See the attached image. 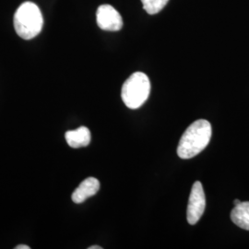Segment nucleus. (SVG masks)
Masks as SVG:
<instances>
[{
	"instance_id": "f257e3e1",
	"label": "nucleus",
	"mask_w": 249,
	"mask_h": 249,
	"mask_svg": "<svg viewBox=\"0 0 249 249\" xmlns=\"http://www.w3.org/2000/svg\"><path fill=\"white\" fill-rule=\"evenodd\" d=\"M212 138V124L198 119L187 127L178 144V154L181 159H191L204 150Z\"/></svg>"
},
{
	"instance_id": "f03ea898",
	"label": "nucleus",
	"mask_w": 249,
	"mask_h": 249,
	"mask_svg": "<svg viewBox=\"0 0 249 249\" xmlns=\"http://www.w3.org/2000/svg\"><path fill=\"white\" fill-rule=\"evenodd\" d=\"M44 25L40 9L33 2H24L14 15V28L19 37L31 40L38 36Z\"/></svg>"
},
{
	"instance_id": "7ed1b4c3",
	"label": "nucleus",
	"mask_w": 249,
	"mask_h": 249,
	"mask_svg": "<svg viewBox=\"0 0 249 249\" xmlns=\"http://www.w3.org/2000/svg\"><path fill=\"white\" fill-rule=\"evenodd\" d=\"M151 92V82L143 72H135L124 81L121 97L130 109H138L144 105Z\"/></svg>"
},
{
	"instance_id": "20e7f679",
	"label": "nucleus",
	"mask_w": 249,
	"mask_h": 249,
	"mask_svg": "<svg viewBox=\"0 0 249 249\" xmlns=\"http://www.w3.org/2000/svg\"><path fill=\"white\" fill-rule=\"evenodd\" d=\"M206 208V197L202 184L199 181L194 183L191 188L187 205V222L190 225H195L202 217Z\"/></svg>"
},
{
	"instance_id": "39448f33",
	"label": "nucleus",
	"mask_w": 249,
	"mask_h": 249,
	"mask_svg": "<svg viewBox=\"0 0 249 249\" xmlns=\"http://www.w3.org/2000/svg\"><path fill=\"white\" fill-rule=\"evenodd\" d=\"M98 26L105 31L117 32L123 27V19L120 13L110 5H102L96 12Z\"/></svg>"
},
{
	"instance_id": "423d86ee",
	"label": "nucleus",
	"mask_w": 249,
	"mask_h": 249,
	"mask_svg": "<svg viewBox=\"0 0 249 249\" xmlns=\"http://www.w3.org/2000/svg\"><path fill=\"white\" fill-rule=\"evenodd\" d=\"M99 189L100 182L98 179L94 178H86L72 193V200L77 204L82 203L87 198L94 196L98 192Z\"/></svg>"
},
{
	"instance_id": "0eeeda50",
	"label": "nucleus",
	"mask_w": 249,
	"mask_h": 249,
	"mask_svg": "<svg viewBox=\"0 0 249 249\" xmlns=\"http://www.w3.org/2000/svg\"><path fill=\"white\" fill-rule=\"evenodd\" d=\"M68 144L74 149L86 147L90 142V132L86 126H80L76 130H70L65 134Z\"/></svg>"
},
{
	"instance_id": "6e6552de",
	"label": "nucleus",
	"mask_w": 249,
	"mask_h": 249,
	"mask_svg": "<svg viewBox=\"0 0 249 249\" xmlns=\"http://www.w3.org/2000/svg\"><path fill=\"white\" fill-rule=\"evenodd\" d=\"M231 219L235 225L249 231V201L236 205L231 211Z\"/></svg>"
},
{
	"instance_id": "1a4fd4ad",
	"label": "nucleus",
	"mask_w": 249,
	"mask_h": 249,
	"mask_svg": "<svg viewBox=\"0 0 249 249\" xmlns=\"http://www.w3.org/2000/svg\"><path fill=\"white\" fill-rule=\"evenodd\" d=\"M169 0H142L143 9L151 15L159 13L163 9Z\"/></svg>"
},
{
	"instance_id": "9d476101",
	"label": "nucleus",
	"mask_w": 249,
	"mask_h": 249,
	"mask_svg": "<svg viewBox=\"0 0 249 249\" xmlns=\"http://www.w3.org/2000/svg\"><path fill=\"white\" fill-rule=\"evenodd\" d=\"M31 248L29 247V246H26V245H18L17 246L15 249H30Z\"/></svg>"
},
{
	"instance_id": "9b49d317",
	"label": "nucleus",
	"mask_w": 249,
	"mask_h": 249,
	"mask_svg": "<svg viewBox=\"0 0 249 249\" xmlns=\"http://www.w3.org/2000/svg\"><path fill=\"white\" fill-rule=\"evenodd\" d=\"M102 247H98V246H92V247H89V249H102Z\"/></svg>"
},
{
	"instance_id": "f8f14e48",
	"label": "nucleus",
	"mask_w": 249,
	"mask_h": 249,
	"mask_svg": "<svg viewBox=\"0 0 249 249\" xmlns=\"http://www.w3.org/2000/svg\"><path fill=\"white\" fill-rule=\"evenodd\" d=\"M233 203H234V206H236V205L240 204L241 201L239 199H235Z\"/></svg>"
}]
</instances>
